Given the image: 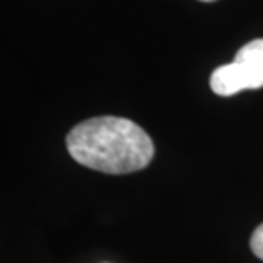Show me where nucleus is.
I'll return each mask as SVG.
<instances>
[{"label": "nucleus", "mask_w": 263, "mask_h": 263, "mask_svg": "<svg viewBox=\"0 0 263 263\" xmlns=\"http://www.w3.org/2000/svg\"><path fill=\"white\" fill-rule=\"evenodd\" d=\"M200 2H215V0H200Z\"/></svg>", "instance_id": "4"}, {"label": "nucleus", "mask_w": 263, "mask_h": 263, "mask_svg": "<svg viewBox=\"0 0 263 263\" xmlns=\"http://www.w3.org/2000/svg\"><path fill=\"white\" fill-rule=\"evenodd\" d=\"M73 161L106 175H127L149 166L154 142L128 118L96 117L76 125L67 135Z\"/></svg>", "instance_id": "1"}, {"label": "nucleus", "mask_w": 263, "mask_h": 263, "mask_svg": "<svg viewBox=\"0 0 263 263\" xmlns=\"http://www.w3.org/2000/svg\"><path fill=\"white\" fill-rule=\"evenodd\" d=\"M250 246L255 256H258L260 260H263V224H260L258 228L255 229V233L251 234Z\"/></svg>", "instance_id": "3"}, {"label": "nucleus", "mask_w": 263, "mask_h": 263, "mask_svg": "<svg viewBox=\"0 0 263 263\" xmlns=\"http://www.w3.org/2000/svg\"><path fill=\"white\" fill-rule=\"evenodd\" d=\"M263 87V38L241 46L233 64L217 67L210 76V89L217 96H234L245 89Z\"/></svg>", "instance_id": "2"}]
</instances>
